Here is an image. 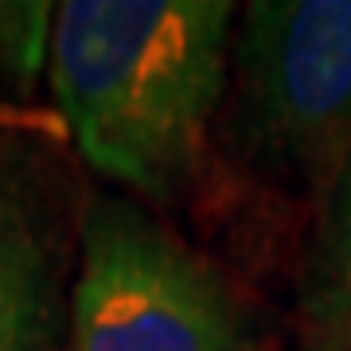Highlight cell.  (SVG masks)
Wrapping results in <instances>:
<instances>
[{
  "mask_svg": "<svg viewBox=\"0 0 351 351\" xmlns=\"http://www.w3.org/2000/svg\"><path fill=\"white\" fill-rule=\"evenodd\" d=\"M230 0H66L47 82L78 156L133 199L176 207L230 90Z\"/></svg>",
  "mask_w": 351,
  "mask_h": 351,
  "instance_id": "cell-1",
  "label": "cell"
},
{
  "mask_svg": "<svg viewBox=\"0 0 351 351\" xmlns=\"http://www.w3.org/2000/svg\"><path fill=\"white\" fill-rule=\"evenodd\" d=\"M242 313L219 265L133 195L101 191L78 219L71 351H239Z\"/></svg>",
  "mask_w": 351,
  "mask_h": 351,
  "instance_id": "cell-2",
  "label": "cell"
},
{
  "mask_svg": "<svg viewBox=\"0 0 351 351\" xmlns=\"http://www.w3.org/2000/svg\"><path fill=\"white\" fill-rule=\"evenodd\" d=\"M226 133L265 164H304L351 133V0H254L230 43Z\"/></svg>",
  "mask_w": 351,
  "mask_h": 351,
  "instance_id": "cell-3",
  "label": "cell"
},
{
  "mask_svg": "<svg viewBox=\"0 0 351 351\" xmlns=\"http://www.w3.org/2000/svg\"><path fill=\"white\" fill-rule=\"evenodd\" d=\"M71 281L59 172L27 137H0V351H63Z\"/></svg>",
  "mask_w": 351,
  "mask_h": 351,
  "instance_id": "cell-4",
  "label": "cell"
},
{
  "mask_svg": "<svg viewBox=\"0 0 351 351\" xmlns=\"http://www.w3.org/2000/svg\"><path fill=\"white\" fill-rule=\"evenodd\" d=\"M301 313L320 351H351V152L339 164L316 226Z\"/></svg>",
  "mask_w": 351,
  "mask_h": 351,
  "instance_id": "cell-5",
  "label": "cell"
},
{
  "mask_svg": "<svg viewBox=\"0 0 351 351\" xmlns=\"http://www.w3.org/2000/svg\"><path fill=\"white\" fill-rule=\"evenodd\" d=\"M55 8L47 0H0V90L32 98L51 66Z\"/></svg>",
  "mask_w": 351,
  "mask_h": 351,
  "instance_id": "cell-6",
  "label": "cell"
}]
</instances>
